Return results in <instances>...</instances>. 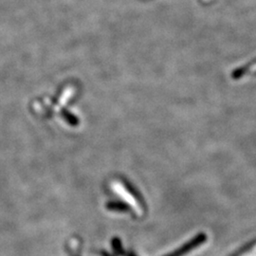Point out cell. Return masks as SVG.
Returning a JSON list of instances; mask_svg holds the SVG:
<instances>
[]
</instances>
